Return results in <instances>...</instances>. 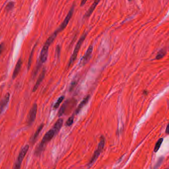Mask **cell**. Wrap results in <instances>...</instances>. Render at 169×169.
<instances>
[{
  "mask_svg": "<svg viewBox=\"0 0 169 169\" xmlns=\"http://www.w3.org/2000/svg\"><path fill=\"white\" fill-rule=\"evenodd\" d=\"M88 0H82L81 2V4H80V6H83L84 5H85L86 2H87Z\"/></svg>",
  "mask_w": 169,
  "mask_h": 169,
  "instance_id": "cell-24",
  "label": "cell"
},
{
  "mask_svg": "<svg viewBox=\"0 0 169 169\" xmlns=\"http://www.w3.org/2000/svg\"><path fill=\"white\" fill-rule=\"evenodd\" d=\"M129 1H131L132 0H128Z\"/></svg>",
  "mask_w": 169,
  "mask_h": 169,
  "instance_id": "cell-26",
  "label": "cell"
},
{
  "mask_svg": "<svg viewBox=\"0 0 169 169\" xmlns=\"http://www.w3.org/2000/svg\"><path fill=\"white\" fill-rule=\"evenodd\" d=\"M22 60H21V59H19L18 60L16 64L14 71H13V76H12L13 79H16V77L18 76V75L19 74V71L21 70V66H22Z\"/></svg>",
  "mask_w": 169,
  "mask_h": 169,
  "instance_id": "cell-13",
  "label": "cell"
},
{
  "mask_svg": "<svg viewBox=\"0 0 169 169\" xmlns=\"http://www.w3.org/2000/svg\"><path fill=\"white\" fill-rule=\"evenodd\" d=\"M34 51V48L33 49H32L31 54L30 57H29V59L28 63V69H29V68H30V66H31V59L32 58V56H33V54Z\"/></svg>",
  "mask_w": 169,
  "mask_h": 169,
  "instance_id": "cell-21",
  "label": "cell"
},
{
  "mask_svg": "<svg viewBox=\"0 0 169 169\" xmlns=\"http://www.w3.org/2000/svg\"><path fill=\"white\" fill-rule=\"evenodd\" d=\"M74 116H72L68 118L66 123V125L67 126H70L73 124V122H74Z\"/></svg>",
  "mask_w": 169,
  "mask_h": 169,
  "instance_id": "cell-19",
  "label": "cell"
},
{
  "mask_svg": "<svg viewBox=\"0 0 169 169\" xmlns=\"http://www.w3.org/2000/svg\"><path fill=\"white\" fill-rule=\"evenodd\" d=\"M89 98H90V95H88L85 98H84V100H83L82 101H81L80 104H79L77 108V109L75 112V114H77L79 113L80 111L81 110V109H82L83 107L88 103Z\"/></svg>",
  "mask_w": 169,
  "mask_h": 169,
  "instance_id": "cell-14",
  "label": "cell"
},
{
  "mask_svg": "<svg viewBox=\"0 0 169 169\" xmlns=\"http://www.w3.org/2000/svg\"><path fill=\"white\" fill-rule=\"evenodd\" d=\"M29 148V146L27 144L22 147V149L19 152L18 158L16 160V162L13 165V169H21L23 160L25 157L27 152L28 151Z\"/></svg>",
  "mask_w": 169,
  "mask_h": 169,
  "instance_id": "cell-3",
  "label": "cell"
},
{
  "mask_svg": "<svg viewBox=\"0 0 169 169\" xmlns=\"http://www.w3.org/2000/svg\"><path fill=\"white\" fill-rule=\"evenodd\" d=\"M100 0H95L94 1L93 4L90 6V8H89V9L88 10L87 13H86L85 15L84 16L85 18H88L91 16V14L93 13L95 8H96V6L98 5V3H100Z\"/></svg>",
  "mask_w": 169,
  "mask_h": 169,
  "instance_id": "cell-12",
  "label": "cell"
},
{
  "mask_svg": "<svg viewBox=\"0 0 169 169\" xmlns=\"http://www.w3.org/2000/svg\"><path fill=\"white\" fill-rule=\"evenodd\" d=\"M52 43L50 42H49L48 40H47L46 43L45 44L44 46H43L40 55V63L41 64L44 63L46 62L47 59V54H48V50L49 47Z\"/></svg>",
  "mask_w": 169,
  "mask_h": 169,
  "instance_id": "cell-7",
  "label": "cell"
},
{
  "mask_svg": "<svg viewBox=\"0 0 169 169\" xmlns=\"http://www.w3.org/2000/svg\"><path fill=\"white\" fill-rule=\"evenodd\" d=\"M163 141V138H160V139L157 141V142H156V144H155L154 148V151L155 152H157L158 151V150L159 149L160 147L161 146V144H162Z\"/></svg>",
  "mask_w": 169,
  "mask_h": 169,
  "instance_id": "cell-17",
  "label": "cell"
},
{
  "mask_svg": "<svg viewBox=\"0 0 169 169\" xmlns=\"http://www.w3.org/2000/svg\"><path fill=\"white\" fill-rule=\"evenodd\" d=\"M10 93H7L0 101V114L2 113L6 107L7 106L10 100Z\"/></svg>",
  "mask_w": 169,
  "mask_h": 169,
  "instance_id": "cell-9",
  "label": "cell"
},
{
  "mask_svg": "<svg viewBox=\"0 0 169 169\" xmlns=\"http://www.w3.org/2000/svg\"><path fill=\"white\" fill-rule=\"evenodd\" d=\"M74 11V5H73V6H72L71 9L69 11L67 14V16H66L65 19L63 21V22H62V23L61 24V25L59 27V28L57 29V30L59 32L63 31L66 28L67 25H68V24L69 23V22L70 21L72 16H73Z\"/></svg>",
  "mask_w": 169,
  "mask_h": 169,
  "instance_id": "cell-8",
  "label": "cell"
},
{
  "mask_svg": "<svg viewBox=\"0 0 169 169\" xmlns=\"http://www.w3.org/2000/svg\"><path fill=\"white\" fill-rule=\"evenodd\" d=\"M63 123V120L62 118L59 119V120H57V121L55 122V124L54 125V127L52 129H54L56 134L59 131V130L62 126Z\"/></svg>",
  "mask_w": 169,
  "mask_h": 169,
  "instance_id": "cell-15",
  "label": "cell"
},
{
  "mask_svg": "<svg viewBox=\"0 0 169 169\" xmlns=\"http://www.w3.org/2000/svg\"><path fill=\"white\" fill-rule=\"evenodd\" d=\"M37 113V105L34 103L31 108L28 115L27 116V123L28 126H31L35 121Z\"/></svg>",
  "mask_w": 169,
  "mask_h": 169,
  "instance_id": "cell-6",
  "label": "cell"
},
{
  "mask_svg": "<svg viewBox=\"0 0 169 169\" xmlns=\"http://www.w3.org/2000/svg\"><path fill=\"white\" fill-rule=\"evenodd\" d=\"M105 143V138L103 136H102L100 138V141L99 142V144H98V148H97L96 150L94 152L93 156L92 157V159H91L90 161L88 163V167H91L97 160L98 157L101 153V152L103 151V149L104 148Z\"/></svg>",
  "mask_w": 169,
  "mask_h": 169,
  "instance_id": "cell-2",
  "label": "cell"
},
{
  "mask_svg": "<svg viewBox=\"0 0 169 169\" xmlns=\"http://www.w3.org/2000/svg\"><path fill=\"white\" fill-rule=\"evenodd\" d=\"M45 74H46V70H45V69H44L42 72L41 73L40 75L39 76V77H38V79L37 80L36 83V84H35V85L34 86L33 88L32 92H35L38 89V87H39L40 84L43 81V79H44Z\"/></svg>",
  "mask_w": 169,
  "mask_h": 169,
  "instance_id": "cell-11",
  "label": "cell"
},
{
  "mask_svg": "<svg viewBox=\"0 0 169 169\" xmlns=\"http://www.w3.org/2000/svg\"><path fill=\"white\" fill-rule=\"evenodd\" d=\"M86 37H87V33L84 34L81 36L80 39L78 41L76 47H75L74 50L73 51V54H72V55H71V57L70 59L69 62L68 63V67H69L71 65H72V64H73V63L76 60L79 49H80L83 43L84 42V40H85Z\"/></svg>",
  "mask_w": 169,
  "mask_h": 169,
  "instance_id": "cell-4",
  "label": "cell"
},
{
  "mask_svg": "<svg viewBox=\"0 0 169 169\" xmlns=\"http://www.w3.org/2000/svg\"><path fill=\"white\" fill-rule=\"evenodd\" d=\"M63 100H64V96H60V98L57 100V103H55V104H54V109H57V108L59 107V105H60L61 103L63 101Z\"/></svg>",
  "mask_w": 169,
  "mask_h": 169,
  "instance_id": "cell-18",
  "label": "cell"
},
{
  "mask_svg": "<svg viewBox=\"0 0 169 169\" xmlns=\"http://www.w3.org/2000/svg\"><path fill=\"white\" fill-rule=\"evenodd\" d=\"M43 127H44V125H43V124L39 127L38 129L36 131L35 134H34L33 136H32V138L31 139V143H32L33 144L35 143V141H36L38 136L39 135L40 133V132L42 131V130L43 129Z\"/></svg>",
  "mask_w": 169,
  "mask_h": 169,
  "instance_id": "cell-16",
  "label": "cell"
},
{
  "mask_svg": "<svg viewBox=\"0 0 169 169\" xmlns=\"http://www.w3.org/2000/svg\"><path fill=\"white\" fill-rule=\"evenodd\" d=\"M166 133L167 134H169V123L168 124V125L166 128Z\"/></svg>",
  "mask_w": 169,
  "mask_h": 169,
  "instance_id": "cell-25",
  "label": "cell"
},
{
  "mask_svg": "<svg viewBox=\"0 0 169 169\" xmlns=\"http://www.w3.org/2000/svg\"><path fill=\"white\" fill-rule=\"evenodd\" d=\"M13 6H14V4L13 3H10L6 6V10H8V11L11 10V8H13Z\"/></svg>",
  "mask_w": 169,
  "mask_h": 169,
  "instance_id": "cell-22",
  "label": "cell"
},
{
  "mask_svg": "<svg viewBox=\"0 0 169 169\" xmlns=\"http://www.w3.org/2000/svg\"><path fill=\"white\" fill-rule=\"evenodd\" d=\"M165 54V52L164 51H163V50H161L160 52H158V54H157L156 57V59H160L162 58L164 56Z\"/></svg>",
  "mask_w": 169,
  "mask_h": 169,
  "instance_id": "cell-20",
  "label": "cell"
},
{
  "mask_svg": "<svg viewBox=\"0 0 169 169\" xmlns=\"http://www.w3.org/2000/svg\"><path fill=\"white\" fill-rule=\"evenodd\" d=\"M56 134L55 132L54 129H51L49 131H47L46 133V134L43 137V139L42 140L40 144L38 145V146L36 147V148L35 150V155L36 156H39L41 155L42 152L43 150H44L45 148L46 147V145L47 143L54 138V135Z\"/></svg>",
  "mask_w": 169,
  "mask_h": 169,
  "instance_id": "cell-1",
  "label": "cell"
},
{
  "mask_svg": "<svg viewBox=\"0 0 169 169\" xmlns=\"http://www.w3.org/2000/svg\"><path fill=\"white\" fill-rule=\"evenodd\" d=\"M4 47V43H1L0 44V56L1 55L3 51Z\"/></svg>",
  "mask_w": 169,
  "mask_h": 169,
  "instance_id": "cell-23",
  "label": "cell"
},
{
  "mask_svg": "<svg viewBox=\"0 0 169 169\" xmlns=\"http://www.w3.org/2000/svg\"><path fill=\"white\" fill-rule=\"evenodd\" d=\"M76 103V100H67L64 104L62 105L60 110H59V116H61L63 114H65L66 112H70L73 109Z\"/></svg>",
  "mask_w": 169,
  "mask_h": 169,
  "instance_id": "cell-5",
  "label": "cell"
},
{
  "mask_svg": "<svg viewBox=\"0 0 169 169\" xmlns=\"http://www.w3.org/2000/svg\"><path fill=\"white\" fill-rule=\"evenodd\" d=\"M93 51V46L92 45H90L88 47V49L86 51L85 55L84 57H83L81 62L83 64H85L86 63H87V62H88L89 59L90 58L91 54H92V52Z\"/></svg>",
  "mask_w": 169,
  "mask_h": 169,
  "instance_id": "cell-10",
  "label": "cell"
}]
</instances>
